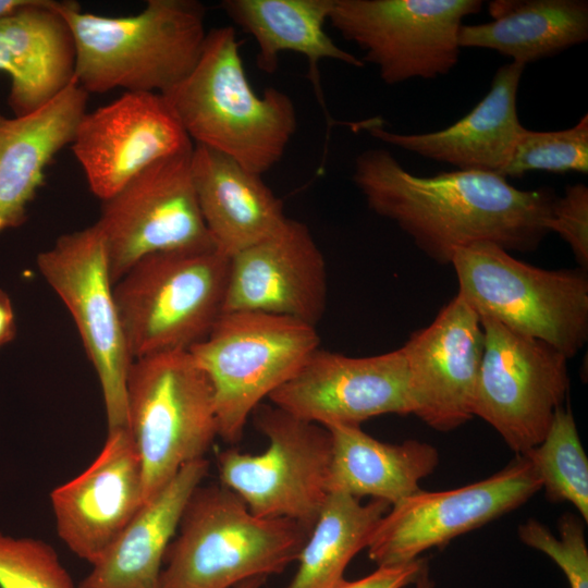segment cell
I'll use <instances>...</instances> for the list:
<instances>
[{
  "label": "cell",
  "mask_w": 588,
  "mask_h": 588,
  "mask_svg": "<svg viewBox=\"0 0 588 588\" xmlns=\"http://www.w3.org/2000/svg\"><path fill=\"white\" fill-rule=\"evenodd\" d=\"M269 400L323 427L360 426L384 414H412L404 350L351 357L319 347Z\"/></svg>",
  "instance_id": "obj_15"
},
{
  "label": "cell",
  "mask_w": 588,
  "mask_h": 588,
  "mask_svg": "<svg viewBox=\"0 0 588 588\" xmlns=\"http://www.w3.org/2000/svg\"><path fill=\"white\" fill-rule=\"evenodd\" d=\"M425 558L399 565L378 566L376 571L356 580H345L335 588H405L416 580L424 567Z\"/></svg>",
  "instance_id": "obj_34"
},
{
  "label": "cell",
  "mask_w": 588,
  "mask_h": 588,
  "mask_svg": "<svg viewBox=\"0 0 588 588\" xmlns=\"http://www.w3.org/2000/svg\"><path fill=\"white\" fill-rule=\"evenodd\" d=\"M553 502H568L588 522V458L568 408L560 406L539 444L524 454Z\"/></svg>",
  "instance_id": "obj_29"
},
{
  "label": "cell",
  "mask_w": 588,
  "mask_h": 588,
  "mask_svg": "<svg viewBox=\"0 0 588 588\" xmlns=\"http://www.w3.org/2000/svg\"><path fill=\"white\" fill-rule=\"evenodd\" d=\"M75 44V77L89 93L114 88L164 95L182 82L200 56L206 8L197 0H148L128 16L83 12L57 1Z\"/></svg>",
  "instance_id": "obj_3"
},
{
  "label": "cell",
  "mask_w": 588,
  "mask_h": 588,
  "mask_svg": "<svg viewBox=\"0 0 588 588\" xmlns=\"http://www.w3.org/2000/svg\"><path fill=\"white\" fill-rule=\"evenodd\" d=\"M126 411L142 465L144 503L184 465L205 457L218 437L210 381L188 351L133 360Z\"/></svg>",
  "instance_id": "obj_8"
},
{
  "label": "cell",
  "mask_w": 588,
  "mask_h": 588,
  "mask_svg": "<svg viewBox=\"0 0 588 588\" xmlns=\"http://www.w3.org/2000/svg\"><path fill=\"white\" fill-rule=\"evenodd\" d=\"M458 295L485 318L540 340L567 358L588 340L586 269L548 270L488 242L460 248L451 261Z\"/></svg>",
  "instance_id": "obj_5"
},
{
  "label": "cell",
  "mask_w": 588,
  "mask_h": 588,
  "mask_svg": "<svg viewBox=\"0 0 588 588\" xmlns=\"http://www.w3.org/2000/svg\"><path fill=\"white\" fill-rule=\"evenodd\" d=\"M332 0H224L221 7L241 29L256 41L257 68L272 74L283 51L297 52L308 61V77L326 111L319 62L331 59L362 68L364 62L341 49L326 33Z\"/></svg>",
  "instance_id": "obj_26"
},
{
  "label": "cell",
  "mask_w": 588,
  "mask_h": 588,
  "mask_svg": "<svg viewBox=\"0 0 588 588\" xmlns=\"http://www.w3.org/2000/svg\"><path fill=\"white\" fill-rule=\"evenodd\" d=\"M203 457L184 465L91 565L78 588H160L167 550L185 506L208 474Z\"/></svg>",
  "instance_id": "obj_24"
},
{
  "label": "cell",
  "mask_w": 588,
  "mask_h": 588,
  "mask_svg": "<svg viewBox=\"0 0 588 588\" xmlns=\"http://www.w3.org/2000/svg\"><path fill=\"white\" fill-rule=\"evenodd\" d=\"M391 505L343 492H329L317 522L296 561L298 567L287 588H335L346 579L352 559L367 548L381 517Z\"/></svg>",
  "instance_id": "obj_28"
},
{
  "label": "cell",
  "mask_w": 588,
  "mask_h": 588,
  "mask_svg": "<svg viewBox=\"0 0 588 588\" xmlns=\"http://www.w3.org/2000/svg\"><path fill=\"white\" fill-rule=\"evenodd\" d=\"M163 561L160 588H231L282 573L309 532L287 518L254 515L223 485L198 486Z\"/></svg>",
  "instance_id": "obj_4"
},
{
  "label": "cell",
  "mask_w": 588,
  "mask_h": 588,
  "mask_svg": "<svg viewBox=\"0 0 588 588\" xmlns=\"http://www.w3.org/2000/svg\"><path fill=\"white\" fill-rule=\"evenodd\" d=\"M352 179L375 213L396 223L440 265H451L457 249L478 242L510 253L537 249L556 198L550 187L523 191L493 173L418 176L383 148L360 152Z\"/></svg>",
  "instance_id": "obj_1"
},
{
  "label": "cell",
  "mask_w": 588,
  "mask_h": 588,
  "mask_svg": "<svg viewBox=\"0 0 588 588\" xmlns=\"http://www.w3.org/2000/svg\"><path fill=\"white\" fill-rule=\"evenodd\" d=\"M37 267L71 314L100 384L108 431L127 428L128 353L102 237L96 228L63 234Z\"/></svg>",
  "instance_id": "obj_12"
},
{
  "label": "cell",
  "mask_w": 588,
  "mask_h": 588,
  "mask_svg": "<svg viewBox=\"0 0 588 588\" xmlns=\"http://www.w3.org/2000/svg\"><path fill=\"white\" fill-rule=\"evenodd\" d=\"M76 49L57 1L29 0L0 17V71L11 79L8 103L14 117L56 98L75 77Z\"/></svg>",
  "instance_id": "obj_21"
},
{
  "label": "cell",
  "mask_w": 588,
  "mask_h": 588,
  "mask_svg": "<svg viewBox=\"0 0 588 588\" xmlns=\"http://www.w3.org/2000/svg\"><path fill=\"white\" fill-rule=\"evenodd\" d=\"M327 296L323 254L308 226L287 218L271 235L230 257L223 311H260L316 327Z\"/></svg>",
  "instance_id": "obj_18"
},
{
  "label": "cell",
  "mask_w": 588,
  "mask_h": 588,
  "mask_svg": "<svg viewBox=\"0 0 588 588\" xmlns=\"http://www.w3.org/2000/svg\"><path fill=\"white\" fill-rule=\"evenodd\" d=\"M192 151L150 164L101 200L95 225L102 237L113 285L147 256L216 248L192 181Z\"/></svg>",
  "instance_id": "obj_11"
},
{
  "label": "cell",
  "mask_w": 588,
  "mask_h": 588,
  "mask_svg": "<svg viewBox=\"0 0 588 588\" xmlns=\"http://www.w3.org/2000/svg\"><path fill=\"white\" fill-rule=\"evenodd\" d=\"M483 343L480 316L458 294L413 332L402 346L412 414L439 431L471 419Z\"/></svg>",
  "instance_id": "obj_17"
},
{
  "label": "cell",
  "mask_w": 588,
  "mask_h": 588,
  "mask_svg": "<svg viewBox=\"0 0 588 588\" xmlns=\"http://www.w3.org/2000/svg\"><path fill=\"white\" fill-rule=\"evenodd\" d=\"M413 586L414 588H434V583L429 576L428 565H426L424 569L420 572L416 580L413 583Z\"/></svg>",
  "instance_id": "obj_37"
},
{
  "label": "cell",
  "mask_w": 588,
  "mask_h": 588,
  "mask_svg": "<svg viewBox=\"0 0 588 588\" xmlns=\"http://www.w3.org/2000/svg\"><path fill=\"white\" fill-rule=\"evenodd\" d=\"M253 414L269 445L260 454L222 451L220 482L254 515L287 518L310 532L329 494L331 434L274 405L260 404Z\"/></svg>",
  "instance_id": "obj_9"
},
{
  "label": "cell",
  "mask_w": 588,
  "mask_h": 588,
  "mask_svg": "<svg viewBox=\"0 0 588 588\" xmlns=\"http://www.w3.org/2000/svg\"><path fill=\"white\" fill-rule=\"evenodd\" d=\"M319 344L316 327L306 322L223 311L209 334L188 350L210 381L218 437L238 443L250 414L299 371Z\"/></svg>",
  "instance_id": "obj_7"
},
{
  "label": "cell",
  "mask_w": 588,
  "mask_h": 588,
  "mask_svg": "<svg viewBox=\"0 0 588 588\" xmlns=\"http://www.w3.org/2000/svg\"><path fill=\"white\" fill-rule=\"evenodd\" d=\"M0 588H78L47 542L0 530Z\"/></svg>",
  "instance_id": "obj_31"
},
{
  "label": "cell",
  "mask_w": 588,
  "mask_h": 588,
  "mask_svg": "<svg viewBox=\"0 0 588 588\" xmlns=\"http://www.w3.org/2000/svg\"><path fill=\"white\" fill-rule=\"evenodd\" d=\"M71 147L89 189L105 200L150 164L194 145L163 95L125 91L82 117Z\"/></svg>",
  "instance_id": "obj_16"
},
{
  "label": "cell",
  "mask_w": 588,
  "mask_h": 588,
  "mask_svg": "<svg viewBox=\"0 0 588 588\" xmlns=\"http://www.w3.org/2000/svg\"><path fill=\"white\" fill-rule=\"evenodd\" d=\"M16 321L12 301L8 293L0 289V347L12 342L16 336Z\"/></svg>",
  "instance_id": "obj_35"
},
{
  "label": "cell",
  "mask_w": 588,
  "mask_h": 588,
  "mask_svg": "<svg viewBox=\"0 0 588 588\" xmlns=\"http://www.w3.org/2000/svg\"><path fill=\"white\" fill-rule=\"evenodd\" d=\"M525 65L500 66L486 96L454 124L431 133L399 134L377 119L360 123L370 135L421 157L451 164L460 171L499 174L510 161L525 130L517 114V90Z\"/></svg>",
  "instance_id": "obj_20"
},
{
  "label": "cell",
  "mask_w": 588,
  "mask_h": 588,
  "mask_svg": "<svg viewBox=\"0 0 588 588\" xmlns=\"http://www.w3.org/2000/svg\"><path fill=\"white\" fill-rule=\"evenodd\" d=\"M191 173L207 231L228 257L268 237L287 219L261 175L220 151L196 144Z\"/></svg>",
  "instance_id": "obj_23"
},
{
  "label": "cell",
  "mask_w": 588,
  "mask_h": 588,
  "mask_svg": "<svg viewBox=\"0 0 588 588\" xmlns=\"http://www.w3.org/2000/svg\"><path fill=\"white\" fill-rule=\"evenodd\" d=\"M29 0H0V17L27 4Z\"/></svg>",
  "instance_id": "obj_36"
},
{
  "label": "cell",
  "mask_w": 588,
  "mask_h": 588,
  "mask_svg": "<svg viewBox=\"0 0 588 588\" xmlns=\"http://www.w3.org/2000/svg\"><path fill=\"white\" fill-rule=\"evenodd\" d=\"M530 171L588 172V115L562 131L525 128L519 135L502 176L520 177Z\"/></svg>",
  "instance_id": "obj_30"
},
{
  "label": "cell",
  "mask_w": 588,
  "mask_h": 588,
  "mask_svg": "<svg viewBox=\"0 0 588 588\" xmlns=\"http://www.w3.org/2000/svg\"><path fill=\"white\" fill-rule=\"evenodd\" d=\"M266 580L267 577H254L238 584L234 588H261Z\"/></svg>",
  "instance_id": "obj_38"
},
{
  "label": "cell",
  "mask_w": 588,
  "mask_h": 588,
  "mask_svg": "<svg viewBox=\"0 0 588 588\" xmlns=\"http://www.w3.org/2000/svg\"><path fill=\"white\" fill-rule=\"evenodd\" d=\"M481 8L479 0H332L328 21L394 85L448 74L463 20Z\"/></svg>",
  "instance_id": "obj_10"
},
{
  "label": "cell",
  "mask_w": 588,
  "mask_h": 588,
  "mask_svg": "<svg viewBox=\"0 0 588 588\" xmlns=\"http://www.w3.org/2000/svg\"><path fill=\"white\" fill-rule=\"evenodd\" d=\"M480 318L485 343L473 414L524 454L541 442L565 400L568 358L540 340Z\"/></svg>",
  "instance_id": "obj_13"
},
{
  "label": "cell",
  "mask_w": 588,
  "mask_h": 588,
  "mask_svg": "<svg viewBox=\"0 0 588 588\" xmlns=\"http://www.w3.org/2000/svg\"><path fill=\"white\" fill-rule=\"evenodd\" d=\"M50 503L61 541L93 565L144 505L142 465L128 428L108 431L94 462L56 487Z\"/></svg>",
  "instance_id": "obj_19"
},
{
  "label": "cell",
  "mask_w": 588,
  "mask_h": 588,
  "mask_svg": "<svg viewBox=\"0 0 588 588\" xmlns=\"http://www.w3.org/2000/svg\"><path fill=\"white\" fill-rule=\"evenodd\" d=\"M549 232H555L566 242L581 269L588 267V187L584 184L565 186L564 195L556 196Z\"/></svg>",
  "instance_id": "obj_33"
},
{
  "label": "cell",
  "mask_w": 588,
  "mask_h": 588,
  "mask_svg": "<svg viewBox=\"0 0 588 588\" xmlns=\"http://www.w3.org/2000/svg\"><path fill=\"white\" fill-rule=\"evenodd\" d=\"M88 93L75 78L40 109L22 117L0 113V232L25 223L53 157L72 144L86 113Z\"/></svg>",
  "instance_id": "obj_22"
},
{
  "label": "cell",
  "mask_w": 588,
  "mask_h": 588,
  "mask_svg": "<svg viewBox=\"0 0 588 588\" xmlns=\"http://www.w3.org/2000/svg\"><path fill=\"white\" fill-rule=\"evenodd\" d=\"M230 257L216 248L169 252L137 261L113 293L133 360L188 351L223 313Z\"/></svg>",
  "instance_id": "obj_6"
},
{
  "label": "cell",
  "mask_w": 588,
  "mask_h": 588,
  "mask_svg": "<svg viewBox=\"0 0 588 588\" xmlns=\"http://www.w3.org/2000/svg\"><path fill=\"white\" fill-rule=\"evenodd\" d=\"M559 534L556 537L536 519H528L518 527L522 542L552 559L564 573L569 588H588V548L584 520L573 514L563 515Z\"/></svg>",
  "instance_id": "obj_32"
},
{
  "label": "cell",
  "mask_w": 588,
  "mask_h": 588,
  "mask_svg": "<svg viewBox=\"0 0 588 588\" xmlns=\"http://www.w3.org/2000/svg\"><path fill=\"white\" fill-rule=\"evenodd\" d=\"M541 489L530 461L517 454L497 474L456 489L419 490L392 505L367 546L378 566L413 562L524 504Z\"/></svg>",
  "instance_id": "obj_14"
},
{
  "label": "cell",
  "mask_w": 588,
  "mask_h": 588,
  "mask_svg": "<svg viewBox=\"0 0 588 588\" xmlns=\"http://www.w3.org/2000/svg\"><path fill=\"white\" fill-rule=\"evenodd\" d=\"M326 428L332 441L329 492L357 499L370 497L392 506L419 491V482L439 463L437 449L426 442L387 443L372 438L360 426Z\"/></svg>",
  "instance_id": "obj_25"
},
{
  "label": "cell",
  "mask_w": 588,
  "mask_h": 588,
  "mask_svg": "<svg viewBox=\"0 0 588 588\" xmlns=\"http://www.w3.org/2000/svg\"><path fill=\"white\" fill-rule=\"evenodd\" d=\"M163 96L192 142L260 175L280 161L297 127L287 94L252 87L231 26L207 32L193 70Z\"/></svg>",
  "instance_id": "obj_2"
},
{
  "label": "cell",
  "mask_w": 588,
  "mask_h": 588,
  "mask_svg": "<svg viewBox=\"0 0 588 588\" xmlns=\"http://www.w3.org/2000/svg\"><path fill=\"white\" fill-rule=\"evenodd\" d=\"M488 10L492 21L461 26V48L491 49L526 65L588 38L584 0H494Z\"/></svg>",
  "instance_id": "obj_27"
}]
</instances>
